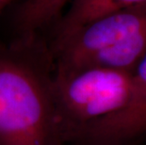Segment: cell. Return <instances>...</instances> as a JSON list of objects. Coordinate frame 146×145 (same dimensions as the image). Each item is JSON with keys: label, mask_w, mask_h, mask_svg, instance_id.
Instances as JSON below:
<instances>
[{"label": "cell", "mask_w": 146, "mask_h": 145, "mask_svg": "<svg viewBox=\"0 0 146 145\" xmlns=\"http://www.w3.org/2000/svg\"><path fill=\"white\" fill-rule=\"evenodd\" d=\"M54 63L36 38L0 46V145H66L56 111Z\"/></svg>", "instance_id": "1"}, {"label": "cell", "mask_w": 146, "mask_h": 145, "mask_svg": "<svg viewBox=\"0 0 146 145\" xmlns=\"http://www.w3.org/2000/svg\"><path fill=\"white\" fill-rule=\"evenodd\" d=\"M55 69L135 70L146 53V4L108 12L48 45Z\"/></svg>", "instance_id": "2"}, {"label": "cell", "mask_w": 146, "mask_h": 145, "mask_svg": "<svg viewBox=\"0 0 146 145\" xmlns=\"http://www.w3.org/2000/svg\"><path fill=\"white\" fill-rule=\"evenodd\" d=\"M52 89L58 121L68 145L86 127L127 106L133 73L104 67L54 68Z\"/></svg>", "instance_id": "3"}, {"label": "cell", "mask_w": 146, "mask_h": 145, "mask_svg": "<svg viewBox=\"0 0 146 145\" xmlns=\"http://www.w3.org/2000/svg\"><path fill=\"white\" fill-rule=\"evenodd\" d=\"M145 137L146 53L133 71L132 94L127 106L120 112L86 127L70 144L136 145Z\"/></svg>", "instance_id": "4"}, {"label": "cell", "mask_w": 146, "mask_h": 145, "mask_svg": "<svg viewBox=\"0 0 146 145\" xmlns=\"http://www.w3.org/2000/svg\"><path fill=\"white\" fill-rule=\"evenodd\" d=\"M146 4V0H71L55 32V40L63 38L84 24L120 9Z\"/></svg>", "instance_id": "5"}, {"label": "cell", "mask_w": 146, "mask_h": 145, "mask_svg": "<svg viewBox=\"0 0 146 145\" xmlns=\"http://www.w3.org/2000/svg\"><path fill=\"white\" fill-rule=\"evenodd\" d=\"M71 0H26L18 11L17 24L24 39L35 37L39 29L47 26Z\"/></svg>", "instance_id": "6"}, {"label": "cell", "mask_w": 146, "mask_h": 145, "mask_svg": "<svg viewBox=\"0 0 146 145\" xmlns=\"http://www.w3.org/2000/svg\"><path fill=\"white\" fill-rule=\"evenodd\" d=\"M11 0H0V11H2Z\"/></svg>", "instance_id": "7"}, {"label": "cell", "mask_w": 146, "mask_h": 145, "mask_svg": "<svg viewBox=\"0 0 146 145\" xmlns=\"http://www.w3.org/2000/svg\"><path fill=\"white\" fill-rule=\"evenodd\" d=\"M70 145H84V144H77V143H74V144H70Z\"/></svg>", "instance_id": "8"}, {"label": "cell", "mask_w": 146, "mask_h": 145, "mask_svg": "<svg viewBox=\"0 0 146 145\" xmlns=\"http://www.w3.org/2000/svg\"><path fill=\"white\" fill-rule=\"evenodd\" d=\"M0 46H2V44H0Z\"/></svg>", "instance_id": "9"}]
</instances>
